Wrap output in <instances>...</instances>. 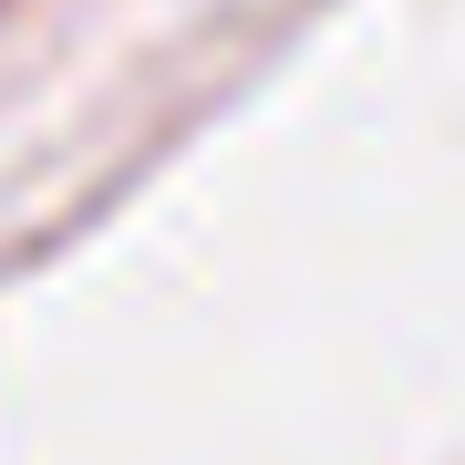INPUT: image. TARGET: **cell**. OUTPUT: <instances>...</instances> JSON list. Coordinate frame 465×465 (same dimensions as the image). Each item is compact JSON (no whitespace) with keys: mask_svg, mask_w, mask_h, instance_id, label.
<instances>
[]
</instances>
